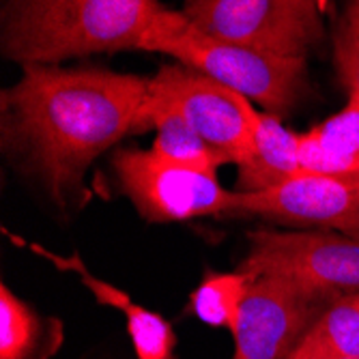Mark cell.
<instances>
[{
    "label": "cell",
    "instance_id": "obj_19",
    "mask_svg": "<svg viewBox=\"0 0 359 359\" xmlns=\"http://www.w3.org/2000/svg\"><path fill=\"white\" fill-rule=\"evenodd\" d=\"M342 359H359V355L357 357H342Z\"/></svg>",
    "mask_w": 359,
    "mask_h": 359
},
{
    "label": "cell",
    "instance_id": "obj_6",
    "mask_svg": "<svg viewBox=\"0 0 359 359\" xmlns=\"http://www.w3.org/2000/svg\"><path fill=\"white\" fill-rule=\"evenodd\" d=\"M121 191L149 222L231 215L235 191L217 175L159 157L153 149H121L112 157Z\"/></svg>",
    "mask_w": 359,
    "mask_h": 359
},
{
    "label": "cell",
    "instance_id": "obj_9",
    "mask_svg": "<svg viewBox=\"0 0 359 359\" xmlns=\"http://www.w3.org/2000/svg\"><path fill=\"white\" fill-rule=\"evenodd\" d=\"M231 215L320 224L359 237V185L355 177L302 172L269 189H235Z\"/></svg>",
    "mask_w": 359,
    "mask_h": 359
},
{
    "label": "cell",
    "instance_id": "obj_3",
    "mask_svg": "<svg viewBox=\"0 0 359 359\" xmlns=\"http://www.w3.org/2000/svg\"><path fill=\"white\" fill-rule=\"evenodd\" d=\"M142 50L166 54L187 65L245 95L278 118L299 104L308 86L306 58L278 56L211 37L196 28L183 11H161Z\"/></svg>",
    "mask_w": 359,
    "mask_h": 359
},
{
    "label": "cell",
    "instance_id": "obj_11",
    "mask_svg": "<svg viewBox=\"0 0 359 359\" xmlns=\"http://www.w3.org/2000/svg\"><path fill=\"white\" fill-rule=\"evenodd\" d=\"M302 172L299 132L286 129L273 114L258 112L252 151L237 166V189H269Z\"/></svg>",
    "mask_w": 359,
    "mask_h": 359
},
{
    "label": "cell",
    "instance_id": "obj_13",
    "mask_svg": "<svg viewBox=\"0 0 359 359\" xmlns=\"http://www.w3.org/2000/svg\"><path fill=\"white\" fill-rule=\"evenodd\" d=\"M359 355V292L332 299L288 359H342Z\"/></svg>",
    "mask_w": 359,
    "mask_h": 359
},
{
    "label": "cell",
    "instance_id": "obj_16",
    "mask_svg": "<svg viewBox=\"0 0 359 359\" xmlns=\"http://www.w3.org/2000/svg\"><path fill=\"white\" fill-rule=\"evenodd\" d=\"M43 323L15 292L0 286V359H32L41 342Z\"/></svg>",
    "mask_w": 359,
    "mask_h": 359
},
{
    "label": "cell",
    "instance_id": "obj_18",
    "mask_svg": "<svg viewBox=\"0 0 359 359\" xmlns=\"http://www.w3.org/2000/svg\"><path fill=\"white\" fill-rule=\"evenodd\" d=\"M314 3L318 5V9H320V13H325L330 9V0H314Z\"/></svg>",
    "mask_w": 359,
    "mask_h": 359
},
{
    "label": "cell",
    "instance_id": "obj_14",
    "mask_svg": "<svg viewBox=\"0 0 359 359\" xmlns=\"http://www.w3.org/2000/svg\"><path fill=\"white\" fill-rule=\"evenodd\" d=\"M151 127L157 132L151 149L159 157L213 175H217V168L224 166V159L177 112L168 108L142 106L134 132H144Z\"/></svg>",
    "mask_w": 359,
    "mask_h": 359
},
{
    "label": "cell",
    "instance_id": "obj_4",
    "mask_svg": "<svg viewBox=\"0 0 359 359\" xmlns=\"http://www.w3.org/2000/svg\"><path fill=\"white\" fill-rule=\"evenodd\" d=\"M144 106L177 112L224 164L239 166L252 151L258 121L252 102L187 65H164L149 78Z\"/></svg>",
    "mask_w": 359,
    "mask_h": 359
},
{
    "label": "cell",
    "instance_id": "obj_22",
    "mask_svg": "<svg viewBox=\"0 0 359 359\" xmlns=\"http://www.w3.org/2000/svg\"><path fill=\"white\" fill-rule=\"evenodd\" d=\"M172 359H175V357H172Z\"/></svg>",
    "mask_w": 359,
    "mask_h": 359
},
{
    "label": "cell",
    "instance_id": "obj_2",
    "mask_svg": "<svg viewBox=\"0 0 359 359\" xmlns=\"http://www.w3.org/2000/svg\"><path fill=\"white\" fill-rule=\"evenodd\" d=\"M164 9L159 0H9L3 54L26 67L142 50Z\"/></svg>",
    "mask_w": 359,
    "mask_h": 359
},
{
    "label": "cell",
    "instance_id": "obj_15",
    "mask_svg": "<svg viewBox=\"0 0 359 359\" xmlns=\"http://www.w3.org/2000/svg\"><path fill=\"white\" fill-rule=\"evenodd\" d=\"M250 284L252 278L239 269L231 273L209 271L189 295V312L211 327L233 330Z\"/></svg>",
    "mask_w": 359,
    "mask_h": 359
},
{
    "label": "cell",
    "instance_id": "obj_10",
    "mask_svg": "<svg viewBox=\"0 0 359 359\" xmlns=\"http://www.w3.org/2000/svg\"><path fill=\"white\" fill-rule=\"evenodd\" d=\"M26 248L39 254L41 258L50 260L56 269L76 273L80 278V282L93 292L97 304L123 312L125 320H127V334H129V340H132V346H134V353L138 359H172L175 357L172 353H175L177 336H175L172 325L161 314L136 304L121 288L93 276L78 254L60 256L39 243H26Z\"/></svg>",
    "mask_w": 359,
    "mask_h": 359
},
{
    "label": "cell",
    "instance_id": "obj_21",
    "mask_svg": "<svg viewBox=\"0 0 359 359\" xmlns=\"http://www.w3.org/2000/svg\"><path fill=\"white\" fill-rule=\"evenodd\" d=\"M185 3H194V0H185Z\"/></svg>",
    "mask_w": 359,
    "mask_h": 359
},
{
    "label": "cell",
    "instance_id": "obj_12",
    "mask_svg": "<svg viewBox=\"0 0 359 359\" xmlns=\"http://www.w3.org/2000/svg\"><path fill=\"white\" fill-rule=\"evenodd\" d=\"M299 157L304 172L359 175V102L348 104L336 116L299 134Z\"/></svg>",
    "mask_w": 359,
    "mask_h": 359
},
{
    "label": "cell",
    "instance_id": "obj_17",
    "mask_svg": "<svg viewBox=\"0 0 359 359\" xmlns=\"http://www.w3.org/2000/svg\"><path fill=\"white\" fill-rule=\"evenodd\" d=\"M336 67L348 97L359 102V0H348L336 35Z\"/></svg>",
    "mask_w": 359,
    "mask_h": 359
},
{
    "label": "cell",
    "instance_id": "obj_7",
    "mask_svg": "<svg viewBox=\"0 0 359 359\" xmlns=\"http://www.w3.org/2000/svg\"><path fill=\"white\" fill-rule=\"evenodd\" d=\"M250 250L239 271L252 280L280 276L338 297L359 292V237L334 233H250Z\"/></svg>",
    "mask_w": 359,
    "mask_h": 359
},
{
    "label": "cell",
    "instance_id": "obj_20",
    "mask_svg": "<svg viewBox=\"0 0 359 359\" xmlns=\"http://www.w3.org/2000/svg\"><path fill=\"white\" fill-rule=\"evenodd\" d=\"M355 181H357V185H359V175H357V177H355Z\"/></svg>",
    "mask_w": 359,
    "mask_h": 359
},
{
    "label": "cell",
    "instance_id": "obj_5",
    "mask_svg": "<svg viewBox=\"0 0 359 359\" xmlns=\"http://www.w3.org/2000/svg\"><path fill=\"white\" fill-rule=\"evenodd\" d=\"M183 13L211 37L290 58H308L325 35L314 0H194Z\"/></svg>",
    "mask_w": 359,
    "mask_h": 359
},
{
    "label": "cell",
    "instance_id": "obj_8",
    "mask_svg": "<svg viewBox=\"0 0 359 359\" xmlns=\"http://www.w3.org/2000/svg\"><path fill=\"white\" fill-rule=\"evenodd\" d=\"M332 299L280 276L254 278L231 330V359H288Z\"/></svg>",
    "mask_w": 359,
    "mask_h": 359
},
{
    "label": "cell",
    "instance_id": "obj_1",
    "mask_svg": "<svg viewBox=\"0 0 359 359\" xmlns=\"http://www.w3.org/2000/svg\"><path fill=\"white\" fill-rule=\"evenodd\" d=\"M147 93L142 76L26 65L20 82L3 93L5 127L28 168L65 207L93 161L134 132Z\"/></svg>",
    "mask_w": 359,
    "mask_h": 359
}]
</instances>
